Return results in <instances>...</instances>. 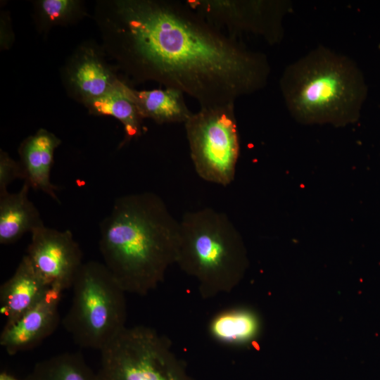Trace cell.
Returning <instances> with one entry per match:
<instances>
[{
  "mask_svg": "<svg viewBox=\"0 0 380 380\" xmlns=\"http://www.w3.org/2000/svg\"><path fill=\"white\" fill-rule=\"evenodd\" d=\"M379 49H380V46H379Z\"/></svg>",
  "mask_w": 380,
  "mask_h": 380,
  "instance_id": "7402d4cb",
  "label": "cell"
},
{
  "mask_svg": "<svg viewBox=\"0 0 380 380\" xmlns=\"http://www.w3.org/2000/svg\"><path fill=\"white\" fill-rule=\"evenodd\" d=\"M30 186L24 182L20 191L0 195V243L11 244L25 233L44 225L40 213L28 197Z\"/></svg>",
  "mask_w": 380,
  "mask_h": 380,
  "instance_id": "5bb4252c",
  "label": "cell"
},
{
  "mask_svg": "<svg viewBox=\"0 0 380 380\" xmlns=\"http://www.w3.org/2000/svg\"><path fill=\"white\" fill-rule=\"evenodd\" d=\"M72 90L84 103L103 95L119 80L91 48L82 49L68 72Z\"/></svg>",
  "mask_w": 380,
  "mask_h": 380,
  "instance_id": "4fadbf2b",
  "label": "cell"
},
{
  "mask_svg": "<svg viewBox=\"0 0 380 380\" xmlns=\"http://www.w3.org/2000/svg\"><path fill=\"white\" fill-rule=\"evenodd\" d=\"M101 22L127 72L178 89L201 108L234 103L268 82L265 54L217 29L185 1L116 0Z\"/></svg>",
  "mask_w": 380,
  "mask_h": 380,
  "instance_id": "6da1fadb",
  "label": "cell"
},
{
  "mask_svg": "<svg viewBox=\"0 0 380 380\" xmlns=\"http://www.w3.org/2000/svg\"><path fill=\"white\" fill-rule=\"evenodd\" d=\"M62 291L51 287L46 294L18 319L6 324L0 345L10 355L30 350L51 336L60 323Z\"/></svg>",
  "mask_w": 380,
  "mask_h": 380,
  "instance_id": "30bf717a",
  "label": "cell"
},
{
  "mask_svg": "<svg viewBox=\"0 0 380 380\" xmlns=\"http://www.w3.org/2000/svg\"><path fill=\"white\" fill-rule=\"evenodd\" d=\"M17 179H25L24 171L19 162L12 159L9 155L1 151L0 153V195L8 192L7 187Z\"/></svg>",
  "mask_w": 380,
  "mask_h": 380,
  "instance_id": "ffe728a7",
  "label": "cell"
},
{
  "mask_svg": "<svg viewBox=\"0 0 380 380\" xmlns=\"http://www.w3.org/2000/svg\"><path fill=\"white\" fill-rule=\"evenodd\" d=\"M184 124L197 175L210 183L229 185L240 153L234 103L202 107Z\"/></svg>",
  "mask_w": 380,
  "mask_h": 380,
  "instance_id": "52a82bcc",
  "label": "cell"
},
{
  "mask_svg": "<svg viewBox=\"0 0 380 380\" xmlns=\"http://www.w3.org/2000/svg\"><path fill=\"white\" fill-rule=\"evenodd\" d=\"M39 5L42 18L51 23L68 19L79 8V2L74 0H43Z\"/></svg>",
  "mask_w": 380,
  "mask_h": 380,
  "instance_id": "d6986e66",
  "label": "cell"
},
{
  "mask_svg": "<svg viewBox=\"0 0 380 380\" xmlns=\"http://www.w3.org/2000/svg\"><path fill=\"white\" fill-rule=\"evenodd\" d=\"M50 288L24 255L13 274L0 287V311L6 318V324L18 319Z\"/></svg>",
  "mask_w": 380,
  "mask_h": 380,
  "instance_id": "8fae6325",
  "label": "cell"
},
{
  "mask_svg": "<svg viewBox=\"0 0 380 380\" xmlns=\"http://www.w3.org/2000/svg\"><path fill=\"white\" fill-rule=\"evenodd\" d=\"M209 332L215 341L228 346L244 345L259 330L256 315L245 308H229L215 315L210 322Z\"/></svg>",
  "mask_w": 380,
  "mask_h": 380,
  "instance_id": "e0dca14e",
  "label": "cell"
},
{
  "mask_svg": "<svg viewBox=\"0 0 380 380\" xmlns=\"http://www.w3.org/2000/svg\"><path fill=\"white\" fill-rule=\"evenodd\" d=\"M179 230L156 194L122 196L100 224L103 263L125 293L146 295L175 264Z\"/></svg>",
  "mask_w": 380,
  "mask_h": 380,
  "instance_id": "7a4b0ae2",
  "label": "cell"
},
{
  "mask_svg": "<svg viewBox=\"0 0 380 380\" xmlns=\"http://www.w3.org/2000/svg\"><path fill=\"white\" fill-rule=\"evenodd\" d=\"M179 225L175 264L196 280L203 298L229 293L247 263L242 239L230 219L205 208L184 213Z\"/></svg>",
  "mask_w": 380,
  "mask_h": 380,
  "instance_id": "277c9868",
  "label": "cell"
},
{
  "mask_svg": "<svg viewBox=\"0 0 380 380\" xmlns=\"http://www.w3.org/2000/svg\"><path fill=\"white\" fill-rule=\"evenodd\" d=\"M61 140L53 133L39 129L26 138L19 148L20 163L24 171V182L30 188L39 190L56 201L58 188L51 182L53 155Z\"/></svg>",
  "mask_w": 380,
  "mask_h": 380,
  "instance_id": "7c38bea8",
  "label": "cell"
},
{
  "mask_svg": "<svg viewBox=\"0 0 380 380\" xmlns=\"http://www.w3.org/2000/svg\"><path fill=\"white\" fill-rule=\"evenodd\" d=\"M135 103L144 118L158 124L184 123L193 114L186 106L184 94L171 88L133 90Z\"/></svg>",
  "mask_w": 380,
  "mask_h": 380,
  "instance_id": "2e32d148",
  "label": "cell"
},
{
  "mask_svg": "<svg viewBox=\"0 0 380 380\" xmlns=\"http://www.w3.org/2000/svg\"><path fill=\"white\" fill-rule=\"evenodd\" d=\"M279 84L288 110L304 124L353 123L367 94L354 61L323 46L289 65Z\"/></svg>",
  "mask_w": 380,
  "mask_h": 380,
  "instance_id": "3957f363",
  "label": "cell"
},
{
  "mask_svg": "<svg viewBox=\"0 0 380 380\" xmlns=\"http://www.w3.org/2000/svg\"><path fill=\"white\" fill-rule=\"evenodd\" d=\"M30 234L26 255L41 277L50 287L62 292L72 288L84 263L82 250L72 233L43 225Z\"/></svg>",
  "mask_w": 380,
  "mask_h": 380,
  "instance_id": "9c48e42d",
  "label": "cell"
},
{
  "mask_svg": "<svg viewBox=\"0 0 380 380\" xmlns=\"http://www.w3.org/2000/svg\"><path fill=\"white\" fill-rule=\"evenodd\" d=\"M133 90L118 80L103 95L84 103L94 114L110 115L118 119L124 127V142L137 138L141 134L143 118L135 103Z\"/></svg>",
  "mask_w": 380,
  "mask_h": 380,
  "instance_id": "9a60e30c",
  "label": "cell"
},
{
  "mask_svg": "<svg viewBox=\"0 0 380 380\" xmlns=\"http://www.w3.org/2000/svg\"><path fill=\"white\" fill-rule=\"evenodd\" d=\"M0 380H20V379H18L17 377L14 376L13 375L6 372H1L0 374Z\"/></svg>",
  "mask_w": 380,
  "mask_h": 380,
  "instance_id": "44dd1931",
  "label": "cell"
},
{
  "mask_svg": "<svg viewBox=\"0 0 380 380\" xmlns=\"http://www.w3.org/2000/svg\"><path fill=\"white\" fill-rule=\"evenodd\" d=\"M100 352L99 380H194L170 340L149 327L125 328Z\"/></svg>",
  "mask_w": 380,
  "mask_h": 380,
  "instance_id": "8992f818",
  "label": "cell"
},
{
  "mask_svg": "<svg viewBox=\"0 0 380 380\" xmlns=\"http://www.w3.org/2000/svg\"><path fill=\"white\" fill-rule=\"evenodd\" d=\"M23 380H99L77 353H63L38 362Z\"/></svg>",
  "mask_w": 380,
  "mask_h": 380,
  "instance_id": "ac0fdd59",
  "label": "cell"
},
{
  "mask_svg": "<svg viewBox=\"0 0 380 380\" xmlns=\"http://www.w3.org/2000/svg\"><path fill=\"white\" fill-rule=\"evenodd\" d=\"M185 3L210 24L236 38L241 33L262 37L269 44L283 35L288 3L275 0H186Z\"/></svg>",
  "mask_w": 380,
  "mask_h": 380,
  "instance_id": "ba28073f",
  "label": "cell"
},
{
  "mask_svg": "<svg viewBox=\"0 0 380 380\" xmlns=\"http://www.w3.org/2000/svg\"><path fill=\"white\" fill-rule=\"evenodd\" d=\"M62 324L74 342L101 351L126 328V293L106 265L84 262L73 284Z\"/></svg>",
  "mask_w": 380,
  "mask_h": 380,
  "instance_id": "5b68a950",
  "label": "cell"
}]
</instances>
